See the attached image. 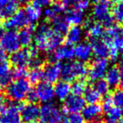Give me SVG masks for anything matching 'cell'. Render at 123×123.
<instances>
[{"mask_svg": "<svg viewBox=\"0 0 123 123\" xmlns=\"http://www.w3.org/2000/svg\"><path fill=\"white\" fill-rule=\"evenodd\" d=\"M111 15L114 20L117 21L118 23L123 22V1L115 4L111 9Z\"/></svg>", "mask_w": 123, "mask_h": 123, "instance_id": "obj_34", "label": "cell"}, {"mask_svg": "<svg viewBox=\"0 0 123 123\" xmlns=\"http://www.w3.org/2000/svg\"><path fill=\"white\" fill-rule=\"evenodd\" d=\"M19 111L23 122L32 123L36 122L40 118V106L36 103L20 104Z\"/></svg>", "mask_w": 123, "mask_h": 123, "instance_id": "obj_9", "label": "cell"}, {"mask_svg": "<svg viewBox=\"0 0 123 123\" xmlns=\"http://www.w3.org/2000/svg\"><path fill=\"white\" fill-rule=\"evenodd\" d=\"M105 114V123H116L123 118V110L113 105Z\"/></svg>", "mask_w": 123, "mask_h": 123, "instance_id": "obj_27", "label": "cell"}, {"mask_svg": "<svg viewBox=\"0 0 123 123\" xmlns=\"http://www.w3.org/2000/svg\"><path fill=\"white\" fill-rule=\"evenodd\" d=\"M94 2H96V1H97V0H94Z\"/></svg>", "mask_w": 123, "mask_h": 123, "instance_id": "obj_57", "label": "cell"}, {"mask_svg": "<svg viewBox=\"0 0 123 123\" xmlns=\"http://www.w3.org/2000/svg\"><path fill=\"white\" fill-rule=\"evenodd\" d=\"M35 47L41 51H54L62 43V36L57 34L46 23L41 24L34 33Z\"/></svg>", "mask_w": 123, "mask_h": 123, "instance_id": "obj_1", "label": "cell"}, {"mask_svg": "<svg viewBox=\"0 0 123 123\" xmlns=\"http://www.w3.org/2000/svg\"><path fill=\"white\" fill-rule=\"evenodd\" d=\"M93 88L97 91L98 94L100 96L106 95L110 91V86L104 79H99V80L95 81Z\"/></svg>", "mask_w": 123, "mask_h": 123, "instance_id": "obj_37", "label": "cell"}, {"mask_svg": "<svg viewBox=\"0 0 123 123\" xmlns=\"http://www.w3.org/2000/svg\"><path fill=\"white\" fill-rule=\"evenodd\" d=\"M52 3V0H33V4L40 9H42L44 7H49Z\"/></svg>", "mask_w": 123, "mask_h": 123, "instance_id": "obj_41", "label": "cell"}, {"mask_svg": "<svg viewBox=\"0 0 123 123\" xmlns=\"http://www.w3.org/2000/svg\"><path fill=\"white\" fill-rule=\"evenodd\" d=\"M63 116L62 111L53 103L44 104L40 108V119L43 123H53Z\"/></svg>", "mask_w": 123, "mask_h": 123, "instance_id": "obj_6", "label": "cell"}, {"mask_svg": "<svg viewBox=\"0 0 123 123\" xmlns=\"http://www.w3.org/2000/svg\"><path fill=\"white\" fill-rule=\"evenodd\" d=\"M26 99L29 100L30 103H36V101H38L37 96H36V91H35V89H31V90H30V92L28 93V94H27V97H26Z\"/></svg>", "mask_w": 123, "mask_h": 123, "instance_id": "obj_43", "label": "cell"}, {"mask_svg": "<svg viewBox=\"0 0 123 123\" xmlns=\"http://www.w3.org/2000/svg\"><path fill=\"white\" fill-rule=\"evenodd\" d=\"M111 106H113V104H112V101H111V96H106L104 99V100H103L102 105H101L103 111H104V112L106 111L107 110H109Z\"/></svg>", "mask_w": 123, "mask_h": 123, "instance_id": "obj_42", "label": "cell"}, {"mask_svg": "<svg viewBox=\"0 0 123 123\" xmlns=\"http://www.w3.org/2000/svg\"><path fill=\"white\" fill-rule=\"evenodd\" d=\"M37 99L41 103H51L55 98L54 87L51 84L47 82H41L35 89Z\"/></svg>", "mask_w": 123, "mask_h": 123, "instance_id": "obj_13", "label": "cell"}, {"mask_svg": "<svg viewBox=\"0 0 123 123\" xmlns=\"http://www.w3.org/2000/svg\"><path fill=\"white\" fill-rule=\"evenodd\" d=\"M87 88L86 82L83 79L76 80L73 83V85L71 86V92L74 95H80L84 94V90Z\"/></svg>", "mask_w": 123, "mask_h": 123, "instance_id": "obj_35", "label": "cell"}, {"mask_svg": "<svg viewBox=\"0 0 123 123\" xmlns=\"http://www.w3.org/2000/svg\"><path fill=\"white\" fill-rule=\"evenodd\" d=\"M52 52V58L59 62L61 61L69 62L74 57V48L68 43L62 44Z\"/></svg>", "mask_w": 123, "mask_h": 123, "instance_id": "obj_17", "label": "cell"}, {"mask_svg": "<svg viewBox=\"0 0 123 123\" xmlns=\"http://www.w3.org/2000/svg\"><path fill=\"white\" fill-rule=\"evenodd\" d=\"M29 82L31 84H39L43 79V69L40 68H31L27 74Z\"/></svg>", "mask_w": 123, "mask_h": 123, "instance_id": "obj_33", "label": "cell"}, {"mask_svg": "<svg viewBox=\"0 0 123 123\" xmlns=\"http://www.w3.org/2000/svg\"><path fill=\"white\" fill-rule=\"evenodd\" d=\"M8 59V54L1 46H0V63L1 62H4Z\"/></svg>", "mask_w": 123, "mask_h": 123, "instance_id": "obj_45", "label": "cell"}, {"mask_svg": "<svg viewBox=\"0 0 123 123\" xmlns=\"http://www.w3.org/2000/svg\"><path fill=\"white\" fill-rule=\"evenodd\" d=\"M121 58H123V49L121 51Z\"/></svg>", "mask_w": 123, "mask_h": 123, "instance_id": "obj_53", "label": "cell"}, {"mask_svg": "<svg viewBox=\"0 0 123 123\" xmlns=\"http://www.w3.org/2000/svg\"><path fill=\"white\" fill-rule=\"evenodd\" d=\"M64 19L68 25H72L73 26H79V25L84 23V13L74 9L66 13Z\"/></svg>", "mask_w": 123, "mask_h": 123, "instance_id": "obj_25", "label": "cell"}, {"mask_svg": "<svg viewBox=\"0 0 123 123\" xmlns=\"http://www.w3.org/2000/svg\"><path fill=\"white\" fill-rule=\"evenodd\" d=\"M120 65L121 67V69H123V58H121V61H120Z\"/></svg>", "mask_w": 123, "mask_h": 123, "instance_id": "obj_51", "label": "cell"}, {"mask_svg": "<svg viewBox=\"0 0 123 123\" xmlns=\"http://www.w3.org/2000/svg\"><path fill=\"white\" fill-rule=\"evenodd\" d=\"M12 70L7 62L0 63V86H8L12 82Z\"/></svg>", "mask_w": 123, "mask_h": 123, "instance_id": "obj_26", "label": "cell"}, {"mask_svg": "<svg viewBox=\"0 0 123 123\" xmlns=\"http://www.w3.org/2000/svg\"><path fill=\"white\" fill-rule=\"evenodd\" d=\"M121 1H123V0H111V2H113V3H115V4H116V3H119V2H121Z\"/></svg>", "mask_w": 123, "mask_h": 123, "instance_id": "obj_52", "label": "cell"}, {"mask_svg": "<svg viewBox=\"0 0 123 123\" xmlns=\"http://www.w3.org/2000/svg\"><path fill=\"white\" fill-rule=\"evenodd\" d=\"M105 31L104 26L99 22H88L87 24V33L90 41L99 40L103 36Z\"/></svg>", "mask_w": 123, "mask_h": 123, "instance_id": "obj_23", "label": "cell"}, {"mask_svg": "<svg viewBox=\"0 0 123 123\" xmlns=\"http://www.w3.org/2000/svg\"><path fill=\"white\" fill-rule=\"evenodd\" d=\"M2 93V86H0V94Z\"/></svg>", "mask_w": 123, "mask_h": 123, "instance_id": "obj_55", "label": "cell"}, {"mask_svg": "<svg viewBox=\"0 0 123 123\" xmlns=\"http://www.w3.org/2000/svg\"><path fill=\"white\" fill-rule=\"evenodd\" d=\"M4 30L2 29V28L0 27V40H1V38H2V36H3V34H4Z\"/></svg>", "mask_w": 123, "mask_h": 123, "instance_id": "obj_50", "label": "cell"}, {"mask_svg": "<svg viewBox=\"0 0 123 123\" xmlns=\"http://www.w3.org/2000/svg\"><path fill=\"white\" fill-rule=\"evenodd\" d=\"M78 1H79V0H60V3L67 9L69 6L74 5Z\"/></svg>", "mask_w": 123, "mask_h": 123, "instance_id": "obj_44", "label": "cell"}, {"mask_svg": "<svg viewBox=\"0 0 123 123\" xmlns=\"http://www.w3.org/2000/svg\"><path fill=\"white\" fill-rule=\"evenodd\" d=\"M90 42L93 54L96 57L99 59H106L109 57L110 50L102 40H94V41H90Z\"/></svg>", "mask_w": 123, "mask_h": 123, "instance_id": "obj_20", "label": "cell"}, {"mask_svg": "<svg viewBox=\"0 0 123 123\" xmlns=\"http://www.w3.org/2000/svg\"><path fill=\"white\" fill-rule=\"evenodd\" d=\"M71 93V85L69 83L65 81H59L56 84L54 87V94L55 97L57 99L64 101Z\"/></svg>", "mask_w": 123, "mask_h": 123, "instance_id": "obj_21", "label": "cell"}, {"mask_svg": "<svg viewBox=\"0 0 123 123\" xmlns=\"http://www.w3.org/2000/svg\"><path fill=\"white\" fill-rule=\"evenodd\" d=\"M68 123H85V120L84 119L83 116L80 113L76 114H70L67 118Z\"/></svg>", "mask_w": 123, "mask_h": 123, "instance_id": "obj_40", "label": "cell"}, {"mask_svg": "<svg viewBox=\"0 0 123 123\" xmlns=\"http://www.w3.org/2000/svg\"><path fill=\"white\" fill-rule=\"evenodd\" d=\"M119 85L123 89V69H121L120 72V81H119Z\"/></svg>", "mask_w": 123, "mask_h": 123, "instance_id": "obj_47", "label": "cell"}, {"mask_svg": "<svg viewBox=\"0 0 123 123\" xmlns=\"http://www.w3.org/2000/svg\"><path fill=\"white\" fill-rule=\"evenodd\" d=\"M25 13L27 19L30 22V25H32L36 23L40 19H41V15H42V10L40 9L39 7L34 5V4H29L25 7L24 9Z\"/></svg>", "mask_w": 123, "mask_h": 123, "instance_id": "obj_28", "label": "cell"}, {"mask_svg": "<svg viewBox=\"0 0 123 123\" xmlns=\"http://www.w3.org/2000/svg\"><path fill=\"white\" fill-rule=\"evenodd\" d=\"M109 68V62L107 59H99L97 58L91 64L88 70V75L90 80L97 81L102 79L105 77L106 72Z\"/></svg>", "mask_w": 123, "mask_h": 123, "instance_id": "obj_8", "label": "cell"}, {"mask_svg": "<svg viewBox=\"0 0 123 123\" xmlns=\"http://www.w3.org/2000/svg\"><path fill=\"white\" fill-rule=\"evenodd\" d=\"M28 25H30V22L24 10H18L4 23V26L11 31L23 29Z\"/></svg>", "mask_w": 123, "mask_h": 123, "instance_id": "obj_12", "label": "cell"}, {"mask_svg": "<svg viewBox=\"0 0 123 123\" xmlns=\"http://www.w3.org/2000/svg\"><path fill=\"white\" fill-rule=\"evenodd\" d=\"M84 99L88 104H98L101 96L93 87H87L84 92Z\"/></svg>", "mask_w": 123, "mask_h": 123, "instance_id": "obj_32", "label": "cell"}, {"mask_svg": "<svg viewBox=\"0 0 123 123\" xmlns=\"http://www.w3.org/2000/svg\"><path fill=\"white\" fill-rule=\"evenodd\" d=\"M89 6H90L89 0H79L74 4V9L84 13V11H86L89 9Z\"/></svg>", "mask_w": 123, "mask_h": 123, "instance_id": "obj_39", "label": "cell"}, {"mask_svg": "<svg viewBox=\"0 0 123 123\" xmlns=\"http://www.w3.org/2000/svg\"><path fill=\"white\" fill-rule=\"evenodd\" d=\"M17 0H0V19H9L19 10Z\"/></svg>", "mask_w": 123, "mask_h": 123, "instance_id": "obj_18", "label": "cell"}, {"mask_svg": "<svg viewBox=\"0 0 123 123\" xmlns=\"http://www.w3.org/2000/svg\"><path fill=\"white\" fill-rule=\"evenodd\" d=\"M65 9H66V8L60 2L54 3V4H51L49 7H47L45 9L44 15L46 16V18H47L48 19L52 20L54 18L59 16Z\"/></svg>", "mask_w": 123, "mask_h": 123, "instance_id": "obj_31", "label": "cell"}, {"mask_svg": "<svg viewBox=\"0 0 123 123\" xmlns=\"http://www.w3.org/2000/svg\"><path fill=\"white\" fill-rule=\"evenodd\" d=\"M32 123H43V122H41V121H36V122H32Z\"/></svg>", "mask_w": 123, "mask_h": 123, "instance_id": "obj_56", "label": "cell"}, {"mask_svg": "<svg viewBox=\"0 0 123 123\" xmlns=\"http://www.w3.org/2000/svg\"><path fill=\"white\" fill-rule=\"evenodd\" d=\"M31 59L32 56L29 49H19L15 52L12 53L10 56L11 64L15 68H25L31 64Z\"/></svg>", "mask_w": 123, "mask_h": 123, "instance_id": "obj_15", "label": "cell"}, {"mask_svg": "<svg viewBox=\"0 0 123 123\" xmlns=\"http://www.w3.org/2000/svg\"><path fill=\"white\" fill-rule=\"evenodd\" d=\"M27 71L26 68H15L14 71H12V76L13 79H25L27 76Z\"/></svg>", "mask_w": 123, "mask_h": 123, "instance_id": "obj_38", "label": "cell"}, {"mask_svg": "<svg viewBox=\"0 0 123 123\" xmlns=\"http://www.w3.org/2000/svg\"><path fill=\"white\" fill-rule=\"evenodd\" d=\"M6 106L5 104V99H4V97L0 96V113L2 112V111L4 109V107Z\"/></svg>", "mask_w": 123, "mask_h": 123, "instance_id": "obj_46", "label": "cell"}, {"mask_svg": "<svg viewBox=\"0 0 123 123\" xmlns=\"http://www.w3.org/2000/svg\"><path fill=\"white\" fill-rule=\"evenodd\" d=\"M62 65L60 62H51L45 66L43 69V79L49 84L57 82L61 77Z\"/></svg>", "mask_w": 123, "mask_h": 123, "instance_id": "obj_16", "label": "cell"}, {"mask_svg": "<svg viewBox=\"0 0 123 123\" xmlns=\"http://www.w3.org/2000/svg\"><path fill=\"white\" fill-rule=\"evenodd\" d=\"M111 0H97L93 6V16L103 26L109 28L114 25V19L111 15Z\"/></svg>", "mask_w": 123, "mask_h": 123, "instance_id": "obj_4", "label": "cell"}, {"mask_svg": "<svg viewBox=\"0 0 123 123\" xmlns=\"http://www.w3.org/2000/svg\"><path fill=\"white\" fill-rule=\"evenodd\" d=\"M116 123H123V118H122V119H121V120H120L119 121H117V122H116Z\"/></svg>", "mask_w": 123, "mask_h": 123, "instance_id": "obj_54", "label": "cell"}, {"mask_svg": "<svg viewBox=\"0 0 123 123\" xmlns=\"http://www.w3.org/2000/svg\"><path fill=\"white\" fill-rule=\"evenodd\" d=\"M120 72L121 70L116 67H111L108 68L107 72L105 75V80L110 86V88H114L119 85Z\"/></svg>", "mask_w": 123, "mask_h": 123, "instance_id": "obj_29", "label": "cell"}, {"mask_svg": "<svg viewBox=\"0 0 123 123\" xmlns=\"http://www.w3.org/2000/svg\"><path fill=\"white\" fill-rule=\"evenodd\" d=\"M85 106V101L80 95L70 94L63 101V111L69 114L80 113Z\"/></svg>", "mask_w": 123, "mask_h": 123, "instance_id": "obj_11", "label": "cell"}, {"mask_svg": "<svg viewBox=\"0 0 123 123\" xmlns=\"http://www.w3.org/2000/svg\"><path fill=\"white\" fill-rule=\"evenodd\" d=\"M103 110L99 104H88L82 111V116L85 121L89 123H99Z\"/></svg>", "mask_w": 123, "mask_h": 123, "instance_id": "obj_14", "label": "cell"}, {"mask_svg": "<svg viewBox=\"0 0 123 123\" xmlns=\"http://www.w3.org/2000/svg\"><path fill=\"white\" fill-rule=\"evenodd\" d=\"M18 33L15 31H4L3 36L0 40V46L7 53H14L19 50L20 47Z\"/></svg>", "mask_w": 123, "mask_h": 123, "instance_id": "obj_7", "label": "cell"}, {"mask_svg": "<svg viewBox=\"0 0 123 123\" xmlns=\"http://www.w3.org/2000/svg\"><path fill=\"white\" fill-rule=\"evenodd\" d=\"M53 123H68V122H67V119H66L65 117H62V119L58 120V121H55V122H53Z\"/></svg>", "mask_w": 123, "mask_h": 123, "instance_id": "obj_49", "label": "cell"}, {"mask_svg": "<svg viewBox=\"0 0 123 123\" xmlns=\"http://www.w3.org/2000/svg\"><path fill=\"white\" fill-rule=\"evenodd\" d=\"M51 22H52V27L51 28L55 32L61 35V36H63L68 33L69 30V25L67 23L65 19L62 17L61 15L54 18L51 20Z\"/></svg>", "mask_w": 123, "mask_h": 123, "instance_id": "obj_30", "label": "cell"}, {"mask_svg": "<svg viewBox=\"0 0 123 123\" xmlns=\"http://www.w3.org/2000/svg\"><path fill=\"white\" fill-rule=\"evenodd\" d=\"M93 56L92 47L88 42H80L74 48V57L81 62H87Z\"/></svg>", "mask_w": 123, "mask_h": 123, "instance_id": "obj_19", "label": "cell"}, {"mask_svg": "<svg viewBox=\"0 0 123 123\" xmlns=\"http://www.w3.org/2000/svg\"><path fill=\"white\" fill-rule=\"evenodd\" d=\"M103 40L110 50L109 57L116 61L119 56V51L123 49V27L113 25L107 28L102 36Z\"/></svg>", "mask_w": 123, "mask_h": 123, "instance_id": "obj_2", "label": "cell"}, {"mask_svg": "<svg viewBox=\"0 0 123 123\" xmlns=\"http://www.w3.org/2000/svg\"><path fill=\"white\" fill-rule=\"evenodd\" d=\"M111 99L113 105L123 110V89L115 90L111 94Z\"/></svg>", "mask_w": 123, "mask_h": 123, "instance_id": "obj_36", "label": "cell"}, {"mask_svg": "<svg viewBox=\"0 0 123 123\" xmlns=\"http://www.w3.org/2000/svg\"><path fill=\"white\" fill-rule=\"evenodd\" d=\"M19 4H28L31 2H32L33 0H17Z\"/></svg>", "mask_w": 123, "mask_h": 123, "instance_id": "obj_48", "label": "cell"}, {"mask_svg": "<svg viewBox=\"0 0 123 123\" xmlns=\"http://www.w3.org/2000/svg\"><path fill=\"white\" fill-rule=\"evenodd\" d=\"M19 43L21 46H29L32 43L34 38V27L32 25H30L27 27H25L20 30L18 33Z\"/></svg>", "mask_w": 123, "mask_h": 123, "instance_id": "obj_24", "label": "cell"}, {"mask_svg": "<svg viewBox=\"0 0 123 123\" xmlns=\"http://www.w3.org/2000/svg\"><path fill=\"white\" fill-rule=\"evenodd\" d=\"M0 123H23L19 105H6L0 113Z\"/></svg>", "mask_w": 123, "mask_h": 123, "instance_id": "obj_10", "label": "cell"}, {"mask_svg": "<svg viewBox=\"0 0 123 123\" xmlns=\"http://www.w3.org/2000/svg\"><path fill=\"white\" fill-rule=\"evenodd\" d=\"M87 74V67L79 61H69L62 65L61 78L65 82L69 83L78 79H84Z\"/></svg>", "mask_w": 123, "mask_h": 123, "instance_id": "obj_3", "label": "cell"}, {"mask_svg": "<svg viewBox=\"0 0 123 123\" xmlns=\"http://www.w3.org/2000/svg\"><path fill=\"white\" fill-rule=\"evenodd\" d=\"M84 36V30L80 26H72L71 28H69L68 31L66 34L67 43L72 45V46L75 44H79L82 41Z\"/></svg>", "mask_w": 123, "mask_h": 123, "instance_id": "obj_22", "label": "cell"}, {"mask_svg": "<svg viewBox=\"0 0 123 123\" xmlns=\"http://www.w3.org/2000/svg\"><path fill=\"white\" fill-rule=\"evenodd\" d=\"M31 89V83L25 79H15L9 83L6 89V94L10 99L15 102H20L27 97Z\"/></svg>", "mask_w": 123, "mask_h": 123, "instance_id": "obj_5", "label": "cell"}]
</instances>
